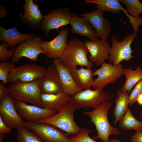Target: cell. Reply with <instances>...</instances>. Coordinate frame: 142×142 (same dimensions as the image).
<instances>
[{
    "mask_svg": "<svg viewBox=\"0 0 142 142\" xmlns=\"http://www.w3.org/2000/svg\"><path fill=\"white\" fill-rule=\"evenodd\" d=\"M6 88L13 100L23 101L41 107L42 92L39 79L29 82H16L11 83Z\"/></svg>",
    "mask_w": 142,
    "mask_h": 142,
    "instance_id": "cell-3",
    "label": "cell"
},
{
    "mask_svg": "<svg viewBox=\"0 0 142 142\" xmlns=\"http://www.w3.org/2000/svg\"><path fill=\"white\" fill-rule=\"evenodd\" d=\"M136 102H137L139 104L142 106V93L138 97Z\"/></svg>",
    "mask_w": 142,
    "mask_h": 142,
    "instance_id": "cell-38",
    "label": "cell"
},
{
    "mask_svg": "<svg viewBox=\"0 0 142 142\" xmlns=\"http://www.w3.org/2000/svg\"><path fill=\"white\" fill-rule=\"evenodd\" d=\"M140 116L142 119V112L140 114Z\"/></svg>",
    "mask_w": 142,
    "mask_h": 142,
    "instance_id": "cell-41",
    "label": "cell"
},
{
    "mask_svg": "<svg viewBox=\"0 0 142 142\" xmlns=\"http://www.w3.org/2000/svg\"><path fill=\"white\" fill-rule=\"evenodd\" d=\"M23 5L24 13L22 18L24 21L35 26H40L41 20L44 18L39 9V6L32 0H25Z\"/></svg>",
    "mask_w": 142,
    "mask_h": 142,
    "instance_id": "cell-24",
    "label": "cell"
},
{
    "mask_svg": "<svg viewBox=\"0 0 142 142\" xmlns=\"http://www.w3.org/2000/svg\"><path fill=\"white\" fill-rule=\"evenodd\" d=\"M70 24L72 33L85 36L93 41L98 39V36L95 30L85 17H80L74 13H73Z\"/></svg>",
    "mask_w": 142,
    "mask_h": 142,
    "instance_id": "cell-20",
    "label": "cell"
},
{
    "mask_svg": "<svg viewBox=\"0 0 142 142\" xmlns=\"http://www.w3.org/2000/svg\"><path fill=\"white\" fill-rule=\"evenodd\" d=\"M8 47V44L4 41L2 42V44L0 45V62H6L13 55L15 48H11L8 50L7 49Z\"/></svg>",
    "mask_w": 142,
    "mask_h": 142,
    "instance_id": "cell-32",
    "label": "cell"
},
{
    "mask_svg": "<svg viewBox=\"0 0 142 142\" xmlns=\"http://www.w3.org/2000/svg\"><path fill=\"white\" fill-rule=\"evenodd\" d=\"M17 129V139L18 142H44L38 135L25 126Z\"/></svg>",
    "mask_w": 142,
    "mask_h": 142,
    "instance_id": "cell-28",
    "label": "cell"
},
{
    "mask_svg": "<svg viewBox=\"0 0 142 142\" xmlns=\"http://www.w3.org/2000/svg\"><path fill=\"white\" fill-rule=\"evenodd\" d=\"M17 142H18L17 141Z\"/></svg>",
    "mask_w": 142,
    "mask_h": 142,
    "instance_id": "cell-43",
    "label": "cell"
},
{
    "mask_svg": "<svg viewBox=\"0 0 142 142\" xmlns=\"http://www.w3.org/2000/svg\"><path fill=\"white\" fill-rule=\"evenodd\" d=\"M5 135L4 134H0V142H3Z\"/></svg>",
    "mask_w": 142,
    "mask_h": 142,
    "instance_id": "cell-39",
    "label": "cell"
},
{
    "mask_svg": "<svg viewBox=\"0 0 142 142\" xmlns=\"http://www.w3.org/2000/svg\"><path fill=\"white\" fill-rule=\"evenodd\" d=\"M68 32V28H62L52 40L42 41L41 47L48 58L55 59L61 57L67 46Z\"/></svg>",
    "mask_w": 142,
    "mask_h": 142,
    "instance_id": "cell-15",
    "label": "cell"
},
{
    "mask_svg": "<svg viewBox=\"0 0 142 142\" xmlns=\"http://www.w3.org/2000/svg\"><path fill=\"white\" fill-rule=\"evenodd\" d=\"M39 81L42 93L56 94L63 92L59 74L53 65L48 66Z\"/></svg>",
    "mask_w": 142,
    "mask_h": 142,
    "instance_id": "cell-16",
    "label": "cell"
},
{
    "mask_svg": "<svg viewBox=\"0 0 142 142\" xmlns=\"http://www.w3.org/2000/svg\"><path fill=\"white\" fill-rule=\"evenodd\" d=\"M89 3L96 4L97 5L95 7L98 9L103 12H109L111 14H119L122 11L129 18L134 31H138L139 26L142 25V18H136L130 15L119 0H85L84 3L85 4Z\"/></svg>",
    "mask_w": 142,
    "mask_h": 142,
    "instance_id": "cell-14",
    "label": "cell"
},
{
    "mask_svg": "<svg viewBox=\"0 0 142 142\" xmlns=\"http://www.w3.org/2000/svg\"><path fill=\"white\" fill-rule=\"evenodd\" d=\"M123 74L126 78L125 82L122 86L120 90L122 91H127L129 93L134 85L142 79V69L138 67L135 70L131 68H123Z\"/></svg>",
    "mask_w": 142,
    "mask_h": 142,
    "instance_id": "cell-26",
    "label": "cell"
},
{
    "mask_svg": "<svg viewBox=\"0 0 142 142\" xmlns=\"http://www.w3.org/2000/svg\"><path fill=\"white\" fill-rule=\"evenodd\" d=\"M16 67L12 62H0V80L4 84L9 82L8 78L11 71Z\"/></svg>",
    "mask_w": 142,
    "mask_h": 142,
    "instance_id": "cell-30",
    "label": "cell"
},
{
    "mask_svg": "<svg viewBox=\"0 0 142 142\" xmlns=\"http://www.w3.org/2000/svg\"><path fill=\"white\" fill-rule=\"evenodd\" d=\"M141 2H142V0H141Z\"/></svg>",
    "mask_w": 142,
    "mask_h": 142,
    "instance_id": "cell-42",
    "label": "cell"
},
{
    "mask_svg": "<svg viewBox=\"0 0 142 142\" xmlns=\"http://www.w3.org/2000/svg\"><path fill=\"white\" fill-rule=\"evenodd\" d=\"M113 96V94L103 89H89L70 96V102L74 104L76 110H87L94 109L105 101L112 100Z\"/></svg>",
    "mask_w": 142,
    "mask_h": 142,
    "instance_id": "cell-5",
    "label": "cell"
},
{
    "mask_svg": "<svg viewBox=\"0 0 142 142\" xmlns=\"http://www.w3.org/2000/svg\"><path fill=\"white\" fill-rule=\"evenodd\" d=\"M121 4L125 5V9L131 15L139 18V14L142 13V3L138 0H119Z\"/></svg>",
    "mask_w": 142,
    "mask_h": 142,
    "instance_id": "cell-29",
    "label": "cell"
},
{
    "mask_svg": "<svg viewBox=\"0 0 142 142\" xmlns=\"http://www.w3.org/2000/svg\"><path fill=\"white\" fill-rule=\"evenodd\" d=\"M113 104V102L107 100L93 110L83 112L84 115L90 118V121L94 123L96 127L98 135L93 137L94 140L100 139L104 142H110L109 140L110 135L121 134L120 130L112 126L108 120V112Z\"/></svg>",
    "mask_w": 142,
    "mask_h": 142,
    "instance_id": "cell-1",
    "label": "cell"
},
{
    "mask_svg": "<svg viewBox=\"0 0 142 142\" xmlns=\"http://www.w3.org/2000/svg\"><path fill=\"white\" fill-rule=\"evenodd\" d=\"M119 126L124 130H132L142 131V121L138 120L134 117L129 108L119 121Z\"/></svg>",
    "mask_w": 142,
    "mask_h": 142,
    "instance_id": "cell-27",
    "label": "cell"
},
{
    "mask_svg": "<svg viewBox=\"0 0 142 142\" xmlns=\"http://www.w3.org/2000/svg\"><path fill=\"white\" fill-rule=\"evenodd\" d=\"M13 100L15 108L20 116L27 121L34 122L48 118L55 114L56 111L29 105L24 102Z\"/></svg>",
    "mask_w": 142,
    "mask_h": 142,
    "instance_id": "cell-12",
    "label": "cell"
},
{
    "mask_svg": "<svg viewBox=\"0 0 142 142\" xmlns=\"http://www.w3.org/2000/svg\"><path fill=\"white\" fill-rule=\"evenodd\" d=\"M11 129L8 126L4 123L0 116V134H6L10 132Z\"/></svg>",
    "mask_w": 142,
    "mask_h": 142,
    "instance_id": "cell-34",
    "label": "cell"
},
{
    "mask_svg": "<svg viewBox=\"0 0 142 142\" xmlns=\"http://www.w3.org/2000/svg\"><path fill=\"white\" fill-rule=\"evenodd\" d=\"M110 141V142H121L114 138L111 139Z\"/></svg>",
    "mask_w": 142,
    "mask_h": 142,
    "instance_id": "cell-40",
    "label": "cell"
},
{
    "mask_svg": "<svg viewBox=\"0 0 142 142\" xmlns=\"http://www.w3.org/2000/svg\"><path fill=\"white\" fill-rule=\"evenodd\" d=\"M88 52L84 42L79 39L74 38L67 43L63 54L59 59L62 64L67 68L73 65H79L91 68L93 65L88 59Z\"/></svg>",
    "mask_w": 142,
    "mask_h": 142,
    "instance_id": "cell-4",
    "label": "cell"
},
{
    "mask_svg": "<svg viewBox=\"0 0 142 142\" xmlns=\"http://www.w3.org/2000/svg\"><path fill=\"white\" fill-rule=\"evenodd\" d=\"M103 15L104 12L97 9L83 13L79 16L86 18L95 29L98 36L102 40H106L112 28L110 20L104 18Z\"/></svg>",
    "mask_w": 142,
    "mask_h": 142,
    "instance_id": "cell-17",
    "label": "cell"
},
{
    "mask_svg": "<svg viewBox=\"0 0 142 142\" xmlns=\"http://www.w3.org/2000/svg\"><path fill=\"white\" fill-rule=\"evenodd\" d=\"M142 93V79L135 85L129 95V105H133L136 101L139 95Z\"/></svg>",
    "mask_w": 142,
    "mask_h": 142,
    "instance_id": "cell-33",
    "label": "cell"
},
{
    "mask_svg": "<svg viewBox=\"0 0 142 142\" xmlns=\"http://www.w3.org/2000/svg\"><path fill=\"white\" fill-rule=\"evenodd\" d=\"M123 65L120 63L116 66L111 63L105 61L101 64V67L93 72V76L97 75L92 86L95 89L102 90L108 84H115L123 74Z\"/></svg>",
    "mask_w": 142,
    "mask_h": 142,
    "instance_id": "cell-7",
    "label": "cell"
},
{
    "mask_svg": "<svg viewBox=\"0 0 142 142\" xmlns=\"http://www.w3.org/2000/svg\"><path fill=\"white\" fill-rule=\"evenodd\" d=\"M91 131L89 129L82 128L80 132L70 138L71 142H97L89 135Z\"/></svg>",
    "mask_w": 142,
    "mask_h": 142,
    "instance_id": "cell-31",
    "label": "cell"
},
{
    "mask_svg": "<svg viewBox=\"0 0 142 142\" xmlns=\"http://www.w3.org/2000/svg\"><path fill=\"white\" fill-rule=\"evenodd\" d=\"M46 68L35 64L28 63L16 67L9 73V82H31L39 79L44 75Z\"/></svg>",
    "mask_w": 142,
    "mask_h": 142,
    "instance_id": "cell-11",
    "label": "cell"
},
{
    "mask_svg": "<svg viewBox=\"0 0 142 142\" xmlns=\"http://www.w3.org/2000/svg\"><path fill=\"white\" fill-rule=\"evenodd\" d=\"M42 39L38 36L33 37L22 42L15 49L14 54L11 58L13 63H18L22 57L27 58L31 60H38V55L45 54L41 47Z\"/></svg>",
    "mask_w": 142,
    "mask_h": 142,
    "instance_id": "cell-10",
    "label": "cell"
},
{
    "mask_svg": "<svg viewBox=\"0 0 142 142\" xmlns=\"http://www.w3.org/2000/svg\"><path fill=\"white\" fill-rule=\"evenodd\" d=\"M0 116L5 124L11 129L25 126V122L17 112L13 100L8 93L0 101Z\"/></svg>",
    "mask_w": 142,
    "mask_h": 142,
    "instance_id": "cell-13",
    "label": "cell"
},
{
    "mask_svg": "<svg viewBox=\"0 0 142 142\" xmlns=\"http://www.w3.org/2000/svg\"><path fill=\"white\" fill-rule=\"evenodd\" d=\"M4 84L2 82H0V101L8 93Z\"/></svg>",
    "mask_w": 142,
    "mask_h": 142,
    "instance_id": "cell-36",
    "label": "cell"
},
{
    "mask_svg": "<svg viewBox=\"0 0 142 142\" xmlns=\"http://www.w3.org/2000/svg\"><path fill=\"white\" fill-rule=\"evenodd\" d=\"M77 66L73 65L68 68L73 79L78 85L83 90L90 89L94 79L91 68L81 67L77 69Z\"/></svg>",
    "mask_w": 142,
    "mask_h": 142,
    "instance_id": "cell-21",
    "label": "cell"
},
{
    "mask_svg": "<svg viewBox=\"0 0 142 142\" xmlns=\"http://www.w3.org/2000/svg\"><path fill=\"white\" fill-rule=\"evenodd\" d=\"M34 34H24L19 32L16 27L6 30L0 27V40L6 43L9 47L14 48L16 45L21 42L32 38Z\"/></svg>",
    "mask_w": 142,
    "mask_h": 142,
    "instance_id": "cell-23",
    "label": "cell"
},
{
    "mask_svg": "<svg viewBox=\"0 0 142 142\" xmlns=\"http://www.w3.org/2000/svg\"><path fill=\"white\" fill-rule=\"evenodd\" d=\"M24 126L44 142H71L65 133H63L52 125L27 121L25 122Z\"/></svg>",
    "mask_w": 142,
    "mask_h": 142,
    "instance_id": "cell-9",
    "label": "cell"
},
{
    "mask_svg": "<svg viewBox=\"0 0 142 142\" xmlns=\"http://www.w3.org/2000/svg\"><path fill=\"white\" fill-rule=\"evenodd\" d=\"M7 12L3 6L1 5L0 7V17L5 18L7 16Z\"/></svg>",
    "mask_w": 142,
    "mask_h": 142,
    "instance_id": "cell-37",
    "label": "cell"
},
{
    "mask_svg": "<svg viewBox=\"0 0 142 142\" xmlns=\"http://www.w3.org/2000/svg\"><path fill=\"white\" fill-rule=\"evenodd\" d=\"M41 107L59 111L63 104L71 101L70 96L64 91L56 94L42 93Z\"/></svg>",
    "mask_w": 142,
    "mask_h": 142,
    "instance_id": "cell-22",
    "label": "cell"
},
{
    "mask_svg": "<svg viewBox=\"0 0 142 142\" xmlns=\"http://www.w3.org/2000/svg\"><path fill=\"white\" fill-rule=\"evenodd\" d=\"M129 93L127 91L119 90L117 93V97L114 101L115 106L113 111L115 117L113 124H115L123 118L128 108Z\"/></svg>",
    "mask_w": 142,
    "mask_h": 142,
    "instance_id": "cell-25",
    "label": "cell"
},
{
    "mask_svg": "<svg viewBox=\"0 0 142 142\" xmlns=\"http://www.w3.org/2000/svg\"><path fill=\"white\" fill-rule=\"evenodd\" d=\"M53 64L59 73L63 91L65 93L71 96L83 90L78 86L70 73L68 68L62 64L59 58L54 59Z\"/></svg>",
    "mask_w": 142,
    "mask_h": 142,
    "instance_id": "cell-19",
    "label": "cell"
},
{
    "mask_svg": "<svg viewBox=\"0 0 142 142\" xmlns=\"http://www.w3.org/2000/svg\"><path fill=\"white\" fill-rule=\"evenodd\" d=\"M75 110L74 104L70 101L67 102L54 115L33 123L52 125L66 132L68 136L77 134L80 132L82 128L77 125L74 120V115Z\"/></svg>",
    "mask_w": 142,
    "mask_h": 142,
    "instance_id": "cell-2",
    "label": "cell"
},
{
    "mask_svg": "<svg viewBox=\"0 0 142 142\" xmlns=\"http://www.w3.org/2000/svg\"><path fill=\"white\" fill-rule=\"evenodd\" d=\"M130 140L133 142H142V132L141 131H136L133 135L130 136Z\"/></svg>",
    "mask_w": 142,
    "mask_h": 142,
    "instance_id": "cell-35",
    "label": "cell"
},
{
    "mask_svg": "<svg viewBox=\"0 0 142 142\" xmlns=\"http://www.w3.org/2000/svg\"><path fill=\"white\" fill-rule=\"evenodd\" d=\"M84 43L90 54L88 58L92 63L98 66L109 60L110 47L106 40L97 39L94 41L85 40Z\"/></svg>",
    "mask_w": 142,
    "mask_h": 142,
    "instance_id": "cell-18",
    "label": "cell"
},
{
    "mask_svg": "<svg viewBox=\"0 0 142 142\" xmlns=\"http://www.w3.org/2000/svg\"><path fill=\"white\" fill-rule=\"evenodd\" d=\"M135 37L130 33L125 36L121 42L114 35L111 37L112 45L110 47L109 62L116 66L124 60L129 61L134 57L132 55L133 51L131 44Z\"/></svg>",
    "mask_w": 142,
    "mask_h": 142,
    "instance_id": "cell-6",
    "label": "cell"
},
{
    "mask_svg": "<svg viewBox=\"0 0 142 142\" xmlns=\"http://www.w3.org/2000/svg\"><path fill=\"white\" fill-rule=\"evenodd\" d=\"M72 14L68 8L64 7L53 9L44 16L40 27L45 36L47 37L52 29L58 31L61 27L70 24Z\"/></svg>",
    "mask_w": 142,
    "mask_h": 142,
    "instance_id": "cell-8",
    "label": "cell"
}]
</instances>
